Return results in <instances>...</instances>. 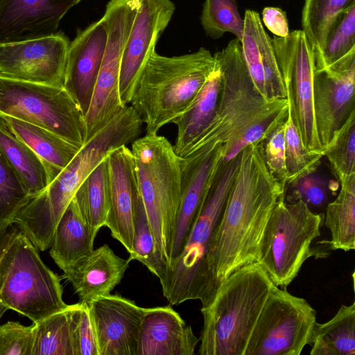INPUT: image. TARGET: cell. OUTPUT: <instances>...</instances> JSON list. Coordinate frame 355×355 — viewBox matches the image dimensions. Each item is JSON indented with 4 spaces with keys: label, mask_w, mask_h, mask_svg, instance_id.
<instances>
[{
    "label": "cell",
    "mask_w": 355,
    "mask_h": 355,
    "mask_svg": "<svg viewBox=\"0 0 355 355\" xmlns=\"http://www.w3.org/2000/svg\"><path fill=\"white\" fill-rule=\"evenodd\" d=\"M9 227V226H8ZM8 227L0 233V252L3 245ZM8 309L0 302V319Z\"/></svg>",
    "instance_id": "44"
},
{
    "label": "cell",
    "mask_w": 355,
    "mask_h": 355,
    "mask_svg": "<svg viewBox=\"0 0 355 355\" xmlns=\"http://www.w3.org/2000/svg\"><path fill=\"white\" fill-rule=\"evenodd\" d=\"M262 19L267 28L275 36L283 37L288 35L290 31L286 15L279 8H264Z\"/></svg>",
    "instance_id": "43"
},
{
    "label": "cell",
    "mask_w": 355,
    "mask_h": 355,
    "mask_svg": "<svg viewBox=\"0 0 355 355\" xmlns=\"http://www.w3.org/2000/svg\"><path fill=\"white\" fill-rule=\"evenodd\" d=\"M337 198L326 207L325 225L332 250L355 249V173L341 178Z\"/></svg>",
    "instance_id": "28"
},
{
    "label": "cell",
    "mask_w": 355,
    "mask_h": 355,
    "mask_svg": "<svg viewBox=\"0 0 355 355\" xmlns=\"http://www.w3.org/2000/svg\"><path fill=\"white\" fill-rule=\"evenodd\" d=\"M223 144L202 148L181 157L180 204L168 250V268L180 254L198 210L220 167Z\"/></svg>",
    "instance_id": "15"
},
{
    "label": "cell",
    "mask_w": 355,
    "mask_h": 355,
    "mask_svg": "<svg viewBox=\"0 0 355 355\" xmlns=\"http://www.w3.org/2000/svg\"><path fill=\"white\" fill-rule=\"evenodd\" d=\"M200 21L206 35L212 39L227 32L241 40L244 21L235 0H205Z\"/></svg>",
    "instance_id": "35"
},
{
    "label": "cell",
    "mask_w": 355,
    "mask_h": 355,
    "mask_svg": "<svg viewBox=\"0 0 355 355\" xmlns=\"http://www.w3.org/2000/svg\"><path fill=\"white\" fill-rule=\"evenodd\" d=\"M313 53L315 69L333 67L355 57V3L338 16L323 47Z\"/></svg>",
    "instance_id": "31"
},
{
    "label": "cell",
    "mask_w": 355,
    "mask_h": 355,
    "mask_svg": "<svg viewBox=\"0 0 355 355\" xmlns=\"http://www.w3.org/2000/svg\"><path fill=\"white\" fill-rule=\"evenodd\" d=\"M81 0H0V43L57 33L66 13Z\"/></svg>",
    "instance_id": "19"
},
{
    "label": "cell",
    "mask_w": 355,
    "mask_h": 355,
    "mask_svg": "<svg viewBox=\"0 0 355 355\" xmlns=\"http://www.w3.org/2000/svg\"><path fill=\"white\" fill-rule=\"evenodd\" d=\"M133 252L128 258L144 264L161 282L165 277L167 263L160 257L146 211L137 189L134 205Z\"/></svg>",
    "instance_id": "33"
},
{
    "label": "cell",
    "mask_w": 355,
    "mask_h": 355,
    "mask_svg": "<svg viewBox=\"0 0 355 355\" xmlns=\"http://www.w3.org/2000/svg\"><path fill=\"white\" fill-rule=\"evenodd\" d=\"M96 235L73 198L57 224L49 254L63 272H66L94 250Z\"/></svg>",
    "instance_id": "25"
},
{
    "label": "cell",
    "mask_w": 355,
    "mask_h": 355,
    "mask_svg": "<svg viewBox=\"0 0 355 355\" xmlns=\"http://www.w3.org/2000/svg\"><path fill=\"white\" fill-rule=\"evenodd\" d=\"M33 324L8 321L0 325V355H31Z\"/></svg>",
    "instance_id": "42"
},
{
    "label": "cell",
    "mask_w": 355,
    "mask_h": 355,
    "mask_svg": "<svg viewBox=\"0 0 355 355\" xmlns=\"http://www.w3.org/2000/svg\"><path fill=\"white\" fill-rule=\"evenodd\" d=\"M287 185V193H284V200L287 202L302 201L313 211L326 207L329 202L328 183L316 171L299 178Z\"/></svg>",
    "instance_id": "39"
},
{
    "label": "cell",
    "mask_w": 355,
    "mask_h": 355,
    "mask_svg": "<svg viewBox=\"0 0 355 355\" xmlns=\"http://www.w3.org/2000/svg\"><path fill=\"white\" fill-rule=\"evenodd\" d=\"M74 199L85 221L98 233L105 225L110 207V184L107 157L81 183Z\"/></svg>",
    "instance_id": "30"
},
{
    "label": "cell",
    "mask_w": 355,
    "mask_h": 355,
    "mask_svg": "<svg viewBox=\"0 0 355 355\" xmlns=\"http://www.w3.org/2000/svg\"><path fill=\"white\" fill-rule=\"evenodd\" d=\"M355 0H305L302 12V31L313 51L321 49L338 16Z\"/></svg>",
    "instance_id": "34"
},
{
    "label": "cell",
    "mask_w": 355,
    "mask_h": 355,
    "mask_svg": "<svg viewBox=\"0 0 355 355\" xmlns=\"http://www.w3.org/2000/svg\"><path fill=\"white\" fill-rule=\"evenodd\" d=\"M274 284L258 263L242 266L220 285L200 311V355H244L250 335Z\"/></svg>",
    "instance_id": "3"
},
{
    "label": "cell",
    "mask_w": 355,
    "mask_h": 355,
    "mask_svg": "<svg viewBox=\"0 0 355 355\" xmlns=\"http://www.w3.org/2000/svg\"><path fill=\"white\" fill-rule=\"evenodd\" d=\"M10 226V225H9ZM8 226H6V227H0V233L4 230L6 229V227H8Z\"/></svg>",
    "instance_id": "45"
},
{
    "label": "cell",
    "mask_w": 355,
    "mask_h": 355,
    "mask_svg": "<svg viewBox=\"0 0 355 355\" xmlns=\"http://www.w3.org/2000/svg\"><path fill=\"white\" fill-rule=\"evenodd\" d=\"M355 59L335 67L315 69L313 113L322 149L345 122L354 107Z\"/></svg>",
    "instance_id": "16"
},
{
    "label": "cell",
    "mask_w": 355,
    "mask_h": 355,
    "mask_svg": "<svg viewBox=\"0 0 355 355\" xmlns=\"http://www.w3.org/2000/svg\"><path fill=\"white\" fill-rule=\"evenodd\" d=\"M139 0H110L105 8L108 31L106 47L85 115V142L102 129L125 106L119 93V76L123 49L137 10Z\"/></svg>",
    "instance_id": "11"
},
{
    "label": "cell",
    "mask_w": 355,
    "mask_h": 355,
    "mask_svg": "<svg viewBox=\"0 0 355 355\" xmlns=\"http://www.w3.org/2000/svg\"><path fill=\"white\" fill-rule=\"evenodd\" d=\"M137 185L157 251L168 263V250L180 204L181 157L163 136L147 134L132 144Z\"/></svg>",
    "instance_id": "7"
},
{
    "label": "cell",
    "mask_w": 355,
    "mask_h": 355,
    "mask_svg": "<svg viewBox=\"0 0 355 355\" xmlns=\"http://www.w3.org/2000/svg\"><path fill=\"white\" fill-rule=\"evenodd\" d=\"M285 120L279 122L262 140V149L268 171L286 188L287 172L285 162Z\"/></svg>",
    "instance_id": "41"
},
{
    "label": "cell",
    "mask_w": 355,
    "mask_h": 355,
    "mask_svg": "<svg viewBox=\"0 0 355 355\" xmlns=\"http://www.w3.org/2000/svg\"><path fill=\"white\" fill-rule=\"evenodd\" d=\"M324 156L338 181L355 173V110L334 133Z\"/></svg>",
    "instance_id": "37"
},
{
    "label": "cell",
    "mask_w": 355,
    "mask_h": 355,
    "mask_svg": "<svg viewBox=\"0 0 355 355\" xmlns=\"http://www.w3.org/2000/svg\"><path fill=\"white\" fill-rule=\"evenodd\" d=\"M130 262L105 244L64 272L62 277L71 284L79 302L88 304L110 294L121 282Z\"/></svg>",
    "instance_id": "23"
},
{
    "label": "cell",
    "mask_w": 355,
    "mask_h": 355,
    "mask_svg": "<svg viewBox=\"0 0 355 355\" xmlns=\"http://www.w3.org/2000/svg\"><path fill=\"white\" fill-rule=\"evenodd\" d=\"M31 355H75L71 304L33 323Z\"/></svg>",
    "instance_id": "32"
},
{
    "label": "cell",
    "mask_w": 355,
    "mask_h": 355,
    "mask_svg": "<svg viewBox=\"0 0 355 355\" xmlns=\"http://www.w3.org/2000/svg\"><path fill=\"white\" fill-rule=\"evenodd\" d=\"M98 355H137L146 308L119 295L100 296L87 304Z\"/></svg>",
    "instance_id": "17"
},
{
    "label": "cell",
    "mask_w": 355,
    "mask_h": 355,
    "mask_svg": "<svg viewBox=\"0 0 355 355\" xmlns=\"http://www.w3.org/2000/svg\"><path fill=\"white\" fill-rule=\"evenodd\" d=\"M0 150L32 196L42 191L51 183L42 161L1 120Z\"/></svg>",
    "instance_id": "29"
},
{
    "label": "cell",
    "mask_w": 355,
    "mask_h": 355,
    "mask_svg": "<svg viewBox=\"0 0 355 355\" xmlns=\"http://www.w3.org/2000/svg\"><path fill=\"white\" fill-rule=\"evenodd\" d=\"M285 162L287 184L316 171L323 153L308 150L304 146L288 107L284 122Z\"/></svg>",
    "instance_id": "36"
},
{
    "label": "cell",
    "mask_w": 355,
    "mask_h": 355,
    "mask_svg": "<svg viewBox=\"0 0 355 355\" xmlns=\"http://www.w3.org/2000/svg\"><path fill=\"white\" fill-rule=\"evenodd\" d=\"M221 83V71L216 61L214 69L207 78L192 104L172 122L177 125L178 128L173 148L179 157H184L188 155L215 118Z\"/></svg>",
    "instance_id": "24"
},
{
    "label": "cell",
    "mask_w": 355,
    "mask_h": 355,
    "mask_svg": "<svg viewBox=\"0 0 355 355\" xmlns=\"http://www.w3.org/2000/svg\"><path fill=\"white\" fill-rule=\"evenodd\" d=\"M0 120L40 157L46 168L51 182L67 167L80 149L42 127L7 115L1 114Z\"/></svg>",
    "instance_id": "26"
},
{
    "label": "cell",
    "mask_w": 355,
    "mask_h": 355,
    "mask_svg": "<svg viewBox=\"0 0 355 355\" xmlns=\"http://www.w3.org/2000/svg\"><path fill=\"white\" fill-rule=\"evenodd\" d=\"M287 92L288 107L305 148L323 153L316 132L313 99V48L302 30L271 39Z\"/></svg>",
    "instance_id": "12"
},
{
    "label": "cell",
    "mask_w": 355,
    "mask_h": 355,
    "mask_svg": "<svg viewBox=\"0 0 355 355\" xmlns=\"http://www.w3.org/2000/svg\"><path fill=\"white\" fill-rule=\"evenodd\" d=\"M175 10L171 0H139L121 64L119 93L124 106L131 101L146 64Z\"/></svg>",
    "instance_id": "14"
},
{
    "label": "cell",
    "mask_w": 355,
    "mask_h": 355,
    "mask_svg": "<svg viewBox=\"0 0 355 355\" xmlns=\"http://www.w3.org/2000/svg\"><path fill=\"white\" fill-rule=\"evenodd\" d=\"M42 127L81 148L85 143V116L64 88L0 74V115Z\"/></svg>",
    "instance_id": "9"
},
{
    "label": "cell",
    "mask_w": 355,
    "mask_h": 355,
    "mask_svg": "<svg viewBox=\"0 0 355 355\" xmlns=\"http://www.w3.org/2000/svg\"><path fill=\"white\" fill-rule=\"evenodd\" d=\"M199 342L191 327L170 306L146 308L137 355H193Z\"/></svg>",
    "instance_id": "22"
},
{
    "label": "cell",
    "mask_w": 355,
    "mask_h": 355,
    "mask_svg": "<svg viewBox=\"0 0 355 355\" xmlns=\"http://www.w3.org/2000/svg\"><path fill=\"white\" fill-rule=\"evenodd\" d=\"M110 207L105 225L129 254L133 252L134 205L137 189L132 151L126 146L113 150L107 157Z\"/></svg>",
    "instance_id": "21"
},
{
    "label": "cell",
    "mask_w": 355,
    "mask_h": 355,
    "mask_svg": "<svg viewBox=\"0 0 355 355\" xmlns=\"http://www.w3.org/2000/svg\"><path fill=\"white\" fill-rule=\"evenodd\" d=\"M321 223V215L302 201L287 202L284 194L280 197L266 225L258 262L275 286L286 288L297 277L312 256Z\"/></svg>",
    "instance_id": "8"
},
{
    "label": "cell",
    "mask_w": 355,
    "mask_h": 355,
    "mask_svg": "<svg viewBox=\"0 0 355 355\" xmlns=\"http://www.w3.org/2000/svg\"><path fill=\"white\" fill-rule=\"evenodd\" d=\"M241 40L243 58L255 89L266 100L287 98L271 38L259 14L246 10Z\"/></svg>",
    "instance_id": "20"
},
{
    "label": "cell",
    "mask_w": 355,
    "mask_h": 355,
    "mask_svg": "<svg viewBox=\"0 0 355 355\" xmlns=\"http://www.w3.org/2000/svg\"><path fill=\"white\" fill-rule=\"evenodd\" d=\"M214 55L204 48L182 55L152 53L130 103L146 124L147 134H157L192 104L214 69Z\"/></svg>",
    "instance_id": "4"
},
{
    "label": "cell",
    "mask_w": 355,
    "mask_h": 355,
    "mask_svg": "<svg viewBox=\"0 0 355 355\" xmlns=\"http://www.w3.org/2000/svg\"><path fill=\"white\" fill-rule=\"evenodd\" d=\"M311 345V355H355V302L342 305L327 322H316Z\"/></svg>",
    "instance_id": "27"
},
{
    "label": "cell",
    "mask_w": 355,
    "mask_h": 355,
    "mask_svg": "<svg viewBox=\"0 0 355 355\" xmlns=\"http://www.w3.org/2000/svg\"><path fill=\"white\" fill-rule=\"evenodd\" d=\"M240 153L222 163L190 228L178 257L160 282L170 305L198 300L202 307L210 303L207 257L227 196L238 169Z\"/></svg>",
    "instance_id": "5"
},
{
    "label": "cell",
    "mask_w": 355,
    "mask_h": 355,
    "mask_svg": "<svg viewBox=\"0 0 355 355\" xmlns=\"http://www.w3.org/2000/svg\"><path fill=\"white\" fill-rule=\"evenodd\" d=\"M31 196L0 150V227L13 224Z\"/></svg>",
    "instance_id": "38"
},
{
    "label": "cell",
    "mask_w": 355,
    "mask_h": 355,
    "mask_svg": "<svg viewBox=\"0 0 355 355\" xmlns=\"http://www.w3.org/2000/svg\"><path fill=\"white\" fill-rule=\"evenodd\" d=\"M60 278L15 225L8 227L0 252V302L35 323L67 309Z\"/></svg>",
    "instance_id": "6"
},
{
    "label": "cell",
    "mask_w": 355,
    "mask_h": 355,
    "mask_svg": "<svg viewBox=\"0 0 355 355\" xmlns=\"http://www.w3.org/2000/svg\"><path fill=\"white\" fill-rule=\"evenodd\" d=\"M108 31L103 17L83 30L70 42L64 89L79 105L85 116L89 110L104 55Z\"/></svg>",
    "instance_id": "18"
},
{
    "label": "cell",
    "mask_w": 355,
    "mask_h": 355,
    "mask_svg": "<svg viewBox=\"0 0 355 355\" xmlns=\"http://www.w3.org/2000/svg\"><path fill=\"white\" fill-rule=\"evenodd\" d=\"M71 324L75 355H98L94 325L87 303L71 304Z\"/></svg>",
    "instance_id": "40"
},
{
    "label": "cell",
    "mask_w": 355,
    "mask_h": 355,
    "mask_svg": "<svg viewBox=\"0 0 355 355\" xmlns=\"http://www.w3.org/2000/svg\"><path fill=\"white\" fill-rule=\"evenodd\" d=\"M285 189L266 166L262 141L250 144L241 150L238 169L207 257L210 303L231 273L259 262L266 225Z\"/></svg>",
    "instance_id": "1"
},
{
    "label": "cell",
    "mask_w": 355,
    "mask_h": 355,
    "mask_svg": "<svg viewBox=\"0 0 355 355\" xmlns=\"http://www.w3.org/2000/svg\"><path fill=\"white\" fill-rule=\"evenodd\" d=\"M214 55L222 76L216 114L188 155L223 144L225 164L249 144L263 140L285 120L288 103L287 98L266 100L255 89L237 38Z\"/></svg>",
    "instance_id": "2"
},
{
    "label": "cell",
    "mask_w": 355,
    "mask_h": 355,
    "mask_svg": "<svg viewBox=\"0 0 355 355\" xmlns=\"http://www.w3.org/2000/svg\"><path fill=\"white\" fill-rule=\"evenodd\" d=\"M69 44L61 31L36 39L0 43V74L64 87Z\"/></svg>",
    "instance_id": "13"
},
{
    "label": "cell",
    "mask_w": 355,
    "mask_h": 355,
    "mask_svg": "<svg viewBox=\"0 0 355 355\" xmlns=\"http://www.w3.org/2000/svg\"><path fill=\"white\" fill-rule=\"evenodd\" d=\"M316 313L305 299L274 284L244 355H300L311 345Z\"/></svg>",
    "instance_id": "10"
}]
</instances>
